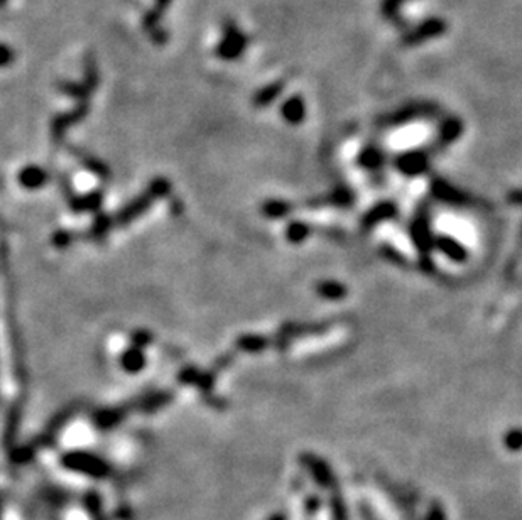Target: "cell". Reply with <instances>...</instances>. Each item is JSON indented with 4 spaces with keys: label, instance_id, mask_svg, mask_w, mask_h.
<instances>
[{
    "label": "cell",
    "instance_id": "5b68a950",
    "mask_svg": "<svg viewBox=\"0 0 522 520\" xmlns=\"http://www.w3.org/2000/svg\"><path fill=\"white\" fill-rule=\"evenodd\" d=\"M3 520H21V517H19L17 512L14 510H7L6 515H3Z\"/></svg>",
    "mask_w": 522,
    "mask_h": 520
},
{
    "label": "cell",
    "instance_id": "277c9868",
    "mask_svg": "<svg viewBox=\"0 0 522 520\" xmlns=\"http://www.w3.org/2000/svg\"><path fill=\"white\" fill-rule=\"evenodd\" d=\"M64 520H90V517H88L85 512L80 510V508H73V510L68 512Z\"/></svg>",
    "mask_w": 522,
    "mask_h": 520
},
{
    "label": "cell",
    "instance_id": "6da1fadb",
    "mask_svg": "<svg viewBox=\"0 0 522 520\" xmlns=\"http://www.w3.org/2000/svg\"><path fill=\"white\" fill-rule=\"evenodd\" d=\"M448 24L440 17H429L424 19L421 24H417L416 28L411 30H406L404 36L401 37V44L404 46H417L423 44L424 41L436 39V37L443 36L447 32Z\"/></svg>",
    "mask_w": 522,
    "mask_h": 520
},
{
    "label": "cell",
    "instance_id": "3957f363",
    "mask_svg": "<svg viewBox=\"0 0 522 520\" xmlns=\"http://www.w3.org/2000/svg\"><path fill=\"white\" fill-rule=\"evenodd\" d=\"M408 0H384L382 3V14L390 21H399V9Z\"/></svg>",
    "mask_w": 522,
    "mask_h": 520
},
{
    "label": "cell",
    "instance_id": "7a4b0ae2",
    "mask_svg": "<svg viewBox=\"0 0 522 520\" xmlns=\"http://www.w3.org/2000/svg\"><path fill=\"white\" fill-rule=\"evenodd\" d=\"M64 445L68 448H83V446L90 445L91 441V431L85 424H73L70 429L64 433Z\"/></svg>",
    "mask_w": 522,
    "mask_h": 520
}]
</instances>
